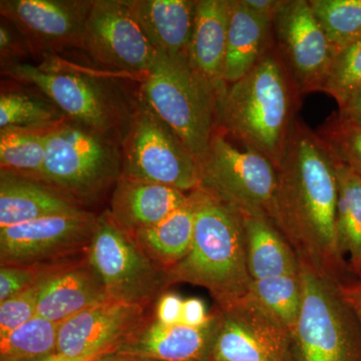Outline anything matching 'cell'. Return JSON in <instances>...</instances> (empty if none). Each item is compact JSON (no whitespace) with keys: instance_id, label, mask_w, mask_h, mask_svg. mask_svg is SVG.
<instances>
[{"instance_id":"cell-1","label":"cell","mask_w":361,"mask_h":361,"mask_svg":"<svg viewBox=\"0 0 361 361\" xmlns=\"http://www.w3.org/2000/svg\"><path fill=\"white\" fill-rule=\"evenodd\" d=\"M271 222L299 260L342 282L336 164L315 130L297 118L279 168Z\"/></svg>"},{"instance_id":"cell-2","label":"cell","mask_w":361,"mask_h":361,"mask_svg":"<svg viewBox=\"0 0 361 361\" xmlns=\"http://www.w3.org/2000/svg\"><path fill=\"white\" fill-rule=\"evenodd\" d=\"M302 96L272 35L250 73L228 85L218 99V126L278 169Z\"/></svg>"},{"instance_id":"cell-3","label":"cell","mask_w":361,"mask_h":361,"mask_svg":"<svg viewBox=\"0 0 361 361\" xmlns=\"http://www.w3.org/2000/svg\"><path fill=\"white\" fill-rule=\"evenodd\" d=\"M190 196L196 213L193 241L168 271L169 281L203 287L218 307H226L251 294L243 216L202 188Z\"/></svg>"},{"instance_id":"cell-4","label":"cell","mask_w":361,"mask_h":361,"mask_svg":"<svg viewBox=\"0 0 361 361\" xmlns=\"http://www.w3.org/2000/svg\"><path fill=\"white\" fill-rule=\"evenodd\" d=\"M140 101L174 130L200 167L219 127L218 102L188 56L158 51L142 78Z\"/></svg>"},{"instance_id":"cell-5","label":"cell","mask_w":361,"mask_h":361,"mask_svg":"<svg viewBox=\"0 0 361 361\" xmlns=\"http://www.w3.org/2000/svg\"><path fill=\"white\" fill-rule=\"evenodd\" d=\"M299 262L302 305L290 334L293 361H361V324L341 281Z\"/></svg>"},{"instance_id":"cell-6","label":"cell","mask_w":361,"mask_h":361,"mask_svg":"<svg viewBox=\"0 0 361 361\" xmlns=\"http://www.w3.org/2000/svg\"><path fill=\"white\" fill-rule=\"evenodd\" d=\"M123 174L108 135L66 118L49 135L42 180L82 203L99 198Z\"/></svg>"},{"instance_id":"cell-7","label":"cell","mask_w":361,"mask_h":361,"mask_svg":"<svg viewBox=\"0 0 361 361\" xmlns=\"http://www.w3.org/2000/svg\"><path fill=\"white\" fill-rule=\"evenodd\" d=\"M202 189L242 216L272 220L278 173L272 161L218 127L200 165Z\"/></svg>"},{"instance_id":"cell-8","label":"cell","mask_w":361,"mask_h":361,"mask_svg":"<svg viewBox=\"0 0 361 361\" xmlns=\"http://www.w3.org/2000/svg\"><path fill=\"white\" fill-rule=\"evenodd\" d=\"M87 254L111 300L148 310L171 286L167 271L145 253L110 211L97 216Z\"/></svg>"},{"instance_id":"cell-9","label":"cell","mask_w":361,"mask_h":361,"mask_svg":"<svg viewBox=\"0 0 361 361\" xmlns=\"http://www.w3.org/2000/svg\"><path fill=\"white\" fill-rule=\"evenodd\" d=\"M123 176L191 193L201 185L198 161L170 127L140 101L123 141Z\"/></svg>"},{"instance_id":"cell-10","label":"cell","mask_w":361,"mask_h":361,"mask_svg":"<svg viewBox=\"0 0 361 361\" xmlns=\"http://www.w3.org/2000/svg\"><path fill=\"white\" fill-rule=\"evenodd\" d=\"M2 73L37 87L66 118L102 134L108 135L122 121V111L109 90L61 59H47L39 66L9 63L2 66Z\"/></svg>"},{"instance_id":"cell-11","label":"cell","mask_w":361,"mask_h":361,"mask_svg":"<svg viewBox=\"0 0 361 361\" xmlns=\"http://www.w3.org/2000/svg\"><path fill=\"white\" fill-rule=\"evenodd\" d=\"M97 220L82 210L0 228V266L59 265L85 257Z\"/></svg>"},{"instance_id":"cell-12","label":"cell","mask_w":361,"mask_h":361,"mask_svg":"<svg viewBox=\"0 0 361 361\" xmlns=\"http://www.w3.org/2000/svg\"><path fill=\"white\" fill-rule=\"evenodd\" d=\"M82 49L109 71L142 78L158 54L125 0L92 1L85 21Z\"/></svg>"},{"instance_id":"cell-13","label":"cell","mask_w":361,"mask_h":361,"mask_svg":"<svg viewBox=\"0 0 361 361\" xmlns=\"http://www.w3.org/2000/svg\"><path fill=\"white\" fill-rule=\"evenodd\" d=\"M272 32L301 94L320 92L336 54L310 0H288L273 20Z\"/></svg>"},{"instance_id":"cell-14","label":"cell","mask_w":361,"mask_h":361,"mask_svg":"<svg viewBox=\"0 0 361 361\" xmlns=\"http://www.w3.org/2000/svg\"><path fill=\"white\" fill-rule=\"evenodd\" d=\"M220 310L222 323L210 361H293L290 332L251 294Z\"/></svg>"},{"instance_id":"cell-15","label":"cell","mask_w":361,"mask_h":361,"mask_svg":"<svg viewBox=\"0 0 361 361\" xmlns=\"http://www.w3.org/2000/svg\"><path fill=\"white\" fill-rule=\"evenodd\" d=\"M92 1L1 0L0 14L20 32L35 54L82 49V35Z\"/></svg>"},{"instance_id":"cell-16","label":"cell","mask_w":361,"mask_h":361,"mask_svg":"<svg viewBox=\"0 0 361 361\" xmlns=\"http://www.w3.org/2000/svg\"><path fill=\"white\" fill-rule=\"evenodd\" d=\"M147 310L110 300L97 304L59 324L58 353L92 361L116 353L146 318Z\"/></svg>"},{"instance_id":"cell-17","label":"cell","mask_w":361,"mask_h":361,"mask_svg":"<svg viewBox=\"0 0 361 361\" xmlns=\"http://www.w3.org/2000/svg\"><path fill=\"white\" fill-rule=\"evenodd\" d=\"M221 323L219 307L200 326L164 324L151 313L116 353L153 361H210Z\"/></svg>"},{"instance_id":"cell-18","label":"cell","mask_w":361,"mask_h":361,"mask_svg":"<svg viewBox=\"0 0 361 361\" xmlns=\"http://www.w3.org/2000/svg\"><path fill=\"white\" fill-rule=\"evenodd\" d=\"M111 299L87 256L61 266L39 284L37 315L61 323Z\"/></svg>"},{"instance_id":"cell-19","label":"cell","mask_w":361,"mask_h":361,"mask_svg":"<svg viewBox=\"0 0 361 361\" xmlns=\"http://www.w3.org/2000/svg\"><path fill=\"white\" fill-rule=\"evenodd\" d=\"M82 210L78 202L42 180L0 172V228Z\"/></svg>"},{"instance_id":"cell-20","label":"cell","mask_w":361,"mask_h":361,"mask_svg":"<svg viewBox=\"0 0 361 361\" xmlns=\"http://www.w3.org/2000/svg\"><path fill=\"white\" fill-rule=\"evenodd\" d=\"M230 18V0H198L193 35L188 59L210 85L218 99L225 94L226 49Z\"/></svg>"},{"instance_id":"cell-21","label":"cell","mask_w":361,"mask_h":361,"mask_svg":"<svg viewBox=\"0 0 361 361\" xmlns=\"http://www.w3.org/2000/svg\"><path fill=\"white\" fill-rule=\"evenodd\" d=\"M188 199L189 193L174 188L122 175L114 188L109 211L118 224L135 234L158 224Z\"/></svg>"},{"instance_id":"cell-22","label":"cell","mask_w":361,"mask_h":361,"mask_svg":"<svg viewBox=\"0 0 361 361\" xmlns=\"http://www.w3.org/2000/svg\"><path fill=\"white\" fill-rule=\"evenodd\" d=\"M156 51L186 56L193 35L195 0H125Z\"/></svg>"},{"instance_id":"cell-23","label":"cell","mask_w":361,"mask_h":361,"mask_svg":"<svg viewBox=\"0 0 361 361\" xmlns=\"http://www.w3.org/2000/svg\"><path fill=\"white\" fill-rule=\"evenodd\" d=\"M272 21L252 13L241 0H230L224 80H242L256 66L272 39Z\"/></svg>"},{"instance_id":"cell-24","label":"cell","mask_w":361,"mask_h":361,"mask_svg":"<svg viewBox=\"0 0 361 361\" xmlns=\"http://www.w3.org/2000/svg\"><path fill=\"white\" fill-rule=\"evenodd\" d=\"M243 223L252 280L299 274L295 252L269 219L243 216Z\"/></svg>"},{"instance_id":"cell-25","label":"cell","mask_w":361,"mask_h":361,"mask_svg":"<svg viewBox=\"0 0 361 361\" xmlns=\"http://www.w3.org/2000/svg\"><path fill=\"white\" fill-rule=\"evenodd\" d=\"M195 216L194 202L189 193L187 203L167 218L133 235L145 253L168 272L190 250L193 241Z\"/></svg>"},{"instance_id":"cell-26","label":"cell","mask_w":361,"mask_h":361,"mask_svg":"<svg viewBox=\"0 0 361 361\" xmlns=\"http://www.w3.org/2000/svg\"><path fill=\"white\" fill-rule=\"evenodd\" d=\"M334 160L338 187V244L344 259L348 258L349 269L361 278V177L348 166Z\"/></svg>"},{"instance_id":"cell-27","label":"cell","mask_w":361,"mask_h":361,"mask_svg":"<svg viewBox=\"0 0 361 361\" xmlns=\"http://www.w3.org/2000/svg\"><path fill=\"white\" fill-rule=\"evenodd\" d=\"M61 122L0 129L1 171L42 180L47 139L51 130Z\"/></svg>"},{"instance_id":"cell-28","label":"cell","mask_w":361,"mask_h":361,"mask_svg":"<svg viewBox=\"0 0 361 361\" xmlns=\"http://www.w3.org/2000/svg\"><path fill=\"white\" fill-rule=\"evenodd\" d=\"M59 324L37 315L0 337V361H37L58 353Z\"/></svg>"},{"instance_id":"cell-29","label":"cell","mask_w":361,"mask_h":361,"mask_svg":"<svg viewBox=\"0 0 361 361\" xmlns=\"http://www.w3.org/2000/svg\"><path fill=\"white\" fill-rule=\"evenodd\" d=\"M251 296L291 334L302 305V286L299 274L253 280Z\"/></svg>"},{"instance_id":"cell-30","label":"cell","mask_w":361,"mask_h":361,"mask_svg":"<svg viewBox=\"0 0 361 361\" xmlns=\"http://www.w3.org/2000/svg\"><path fill=\"white\" fill-rule=\"evenodd\" d=\"M334 54L361 37V0H310Z\"/></svg>"},{"instance_id":"cell-31","label":"cell","mask_w":361,"mask_h":361,"mask_svg":"<svg viewBox=\"0 0 361 361\" xmlns=\"http://www.w3.org/2000/svg\"><path fill=\"white\" fill-rule=\"evenodd\" d=\"M66 118L47 97L27 94L23 90H1L0 129L7 127L47 125Z\"/></svg>"},{"instance_id":"cell-32","label":"cell","mask_w":361,"mask_h":361,"mask_svg":"<svg viewBox=\"0 0 361 361\" xmlns=\"http://www.w3.org/2000/svg\"><path fill=\"white\" fill-rule=\"evenodd\" d=\"M320 92L336 99L338 109L361 92V37L334 56Z\"/></svg>"},{"instance_id":"cell-33","label":"cell","mask_w":361,"mask_h":361,"mask_svg":"<svg viewBox=\"0 0 361 361\" xmlns=\"http://www.w3.org/2000/svg\"><path fill=\"white\" fill-rule=\"evenodd\" d=\"M336 161L348 166L361 177V125L332 114L316 130Z\"/></svg>"},{"instance_id":"cell-34","label":"cell","mask_w":361,"mask_h":361,"mask_svg":"<svg viewBox=\"0 0 361 361\" xmlns=\"http://www.w3.org/2000/svg\"><path fill=\"white\" fill-rule=\"evenodd\" d=\"M39 284L0 302V337L6 336L37 315Z\"/></svg>"},{"instance_id":"cell-35","label":"cell","mask_w":361,"mask_h":361,"mask_svg":"<svg viewBox=\"0 0 361 361\" xmlns=\"http://www.w3.org/2000/svg\"><path fill=\"white\" fill-rule=\"evenodd\" d=\"M66 264L68 263L59 265L0 266V302L40 283L47 275Z\"/></svg>"},{"instance_id":"cell-36","label":"cell","mask_w":361,"mask_h":361,"mask_svg":"<svg viewBox=\"0 0 361 361\" xmlns=\"http://www.w3.org/2000/svg\"><path fill=\"white\" fill-rule=\"evenodd\" d=\"M30 51L25 40L8 21L2 18L0 23V54L2 66L13 63L16 56H25Z\"/></svg>"},{"instance_id":"cell-37","label":"cell","mask_w":361,"mask_h":361,"mask_svg":"<svg viewBox=\"0 0 361 361\" xmlns=\"http://www.w3.org/2000/svg\"><path fill=\"white\" fill-rule=\"evenodd\" d=\"M184 300L174 292H164L154 303L152 315L164 324H179L182 323Z\"/></svg>"},{"instance_id":"cell-38","label":"cell","mask_w":361,"mask_h":361,"mask_svg":"<svg viewBox=\"0 0 361 361\" xmlns=\"http://www.w3.org/2000/svg\"><path fill=\"white\" fill-rule=\"evenodd\" d=\"M211 313L207 311L206 304L200 298L185 299L183 306V324L200 326L210 319Z\"/></svg>"},{"instance_id":"cell-39","label":"cell","mask_w":361,"mask_h":361,"mask_svg":"<svg viewBox=\"0 0 361 361\" xmlns=\"http://www.w3.org/2000/svg\"><path fill=\"white\" fill-rule=\"evenodd\" d=\"M288 0H241L252 13L267 18L271 21L275 20Z\"/></svg>"},{"instance_id":"cell-40","label":"cell","mask_w":361,"mask_h":361,"mask_svg":"<svg viewBox=\"0 0 361 361\" xmlns=\"http://www.w3.org/2000/svg\"><path fill=\"white\" fill-rule=\"evenodd\" d=\"M339 289L344 301L348 303L361 324V278L357 281L349 283L341 282Z\"/></svg>"},{"instance_id":"cell-41","label":"cell","mask_w":361,"mask_h":361,"mask_svg":"<svg viewBox=\"0 0 361 361\" xmlns=\"http://www.w3.org/2000/svg\"><path fill=\"white\" fill-rule=\"evenodd\" d=\"M337 111L349 120L361 125V92Z\"/></svg>"},{"instance_id":"cell-42","label":"cell","mask_w":361,"mask_h":361,"mask_svg":"<svg viewBox=\"0 0 361 361\" xmlns=\"http://www.w3.org/2000/svg\"><path fill=\"white\" fill-rule=\"evenodd\" d=\"M92 361H153L146 360V358L139 357V356L123 355L120 353H111L109 355L101 356L97 360Z\"/></svg>"},{"instance_id":"cell-43","label":"cell","mask_w":361,"mask_h":361,"mask_svg":"<svg viewBox=\"0 0 361 361\" xmlns=\"http://www.w3.org/2000/svg\"><path fill=\"white\" fill-rule=\"evenodd\" d=\"M37 361H78L75 360H71V358L66 357V356L63 355H61V353H56V355L49 356V357L44 358V360H37Z\"/></svg>"}]
</instances>
